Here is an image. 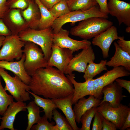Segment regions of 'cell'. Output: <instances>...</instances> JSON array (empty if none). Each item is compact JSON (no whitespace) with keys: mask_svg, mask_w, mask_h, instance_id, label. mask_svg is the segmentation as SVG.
<instances>
[{"mask_svg":"<svg viewBox=\"0 0 130 130\" xmlns=\"http://www.w3.org/2000/svg\"><path fill=\"white\" fill-rule=\"evenodd\" d=\"M95 56L91 46L82 49L73 57L67 67L64 73L70 75L74 71L84 73L87 64L91 60L94 61Z\"/></svg>","mask_w":130,"mask_h":130,"instance_id":"obj_11","label":"cell"},{"mask_svg":"<svg viewBox=\"0 0 130 130\" xmlns=\"http://www.w3.org/2000/svg\"><path fill=\"white\" fill-rule=\"evenodd\" d=\"M117 129L114 124L103 117L102 130H116Z\"/></svg>","mask_w":130,"mask_h":130,"instance_id":"obj_37","label":"cell"},{"mask_svg":"<svg viewBox=\"0 0 130 130\" xmlns=\"http://www.w3.org/2000/svg\"><path fill=\"white\" fill-rule=\"evenodd\" d=\"M0 75L5 84L4 88L16 101L24 102L30 99L29 85L24 83L17 75L12 77L3 68L0 67Z\"/></svg>","mask_w":130,"mask_h":130,"instance_id":"obj_6","label":"cell"},{"mask_svg":"<svg viewBox=\"0 0 130 130\" xmlns=\"http://www.w3.org/2000/svg\"><path fill=\"white\" fill-rule=\"evenodd\" d=\"M45 115L41 118L37 124L33 125L31 130H58L56 125H54L55 122H49Z\"/></svg>","mask_w":130,"mask_h":130,"instance_id":"obj_32","label":"cell"},{"mask_svg":"<svg viewBox=\"0 0 130 130\" xmlns=\"http://www.w3.org/2000/svg\"><path fill=\"white\" fill-rule=\"evenodd\" d=\"M67 2L70 11H86L98 4L95 0H70Z\"/></svg>","mask_w":130,"mask_h":130,"instance_id":"obj_27","label":"cell"},{"mask_svg":"<svg viewBox=\"0 0 130 130\" xmlns=\"http://www.w3.org/2000/svg\"><path fill=\"white\" fill-rule=\"evenodd\" d=\"M125 31L127 33L130 32V26H127L125 29Z\"/></svg>","mask_w":130,"mask_h":130,"instance_id":"obj_44","label":"cell"},{"mask_svg":"<svg viewBox=\"0 0 130 130\" xmlns=\"http://www.w3.org/2000/svg\"><path fill=\"white\" fill-rule=\"evenodd\" d=\"M56 19L65 15L70 12L67 1L60 0L49 10Z\"/></svg>","mask_w":130,"mask_h":130,"instance_id":"obj_29","label":"cell"},{"mask_svg":"<svg viewBox=\"0 0 130 130\" xmlns=\"http://www.w3.org/2000/svg\"><path fill=\"white\" fill-rule=\"evenodd\" d=\"M117 28L112 26L107 30L94 37L92 43L99 47L102 51L103 57H109V52L111 44L114 41L118 39Z\"/></svg>","mask_w":130,"mask_h":130,"instance_id":"obj_15","label":"cell"},{"mask_svg":"<svg viewBox=\"0 0 130 130\" xmlns=\"http://www.w3.org/2000/svg\"><path fill=\"white\" fill-rule=\"evenodd\" d=\"M12 34L11 32L5 25L2 19L0 18V36L6 37Z\"/></svg>","mask_w":130,"mask_h":130,"instance_id":"obj_36","label":"cell"},{"mask_svg":"<svg viewBox=\"0 0 130 130\" xmlns=\"http://www.w3.org/2000/svg\"><path fill=\"white\" fill-rule=\"evenodd\" d=\"M52 113V118L55 121L58 130H73L64 116L56 109L53 110Z\"/></svg>","mask_w":130,"mask_h":130,"instance_id":"obj_30","label":"cell"},{"mask_svg":"<svg viewBox=\"0 0 130 130\" xmlns=\"http://www.w3.org/2000/svg\"><path fill=\"white\" fill-rule=\"evenodd\" d=\"M21 13L29 28L37 29L41 14L38 6L34 0L31 1L26 9L21 10Z\"/></svg>","mask_w":130,"mask_h":130,"instance_id":"obj_21","label":"cell"},{"mask_svg":"<svg viewBox=\"0 0 130 130\" xmlns=\"http://www.w3.org/2000/svg\"><path fill=\"white\" fill-rule=\"evenodd\" d=\"M113 24V22L107 19L91 17L80 21L71 29L70 32L72 35L87 40L98 35Z\"/></svg>","mask_w":130,"mask_h":130,"instance_id":"obj_3","label":"cell"},{"mask_svg":"<svg viewBox=\"0 0 130 130\" xmlns=\"http://www.w3.org/2000/svg\"><path fill=\"white\" fill-rule=\"evenodd\" d=\"M53 33L51 27L41 30L28 28L20 32L18 35L22 41L32 42L40 46L48 61L52 53Z\"/></svg>","mask_w":130,"mask_h":130,"instance_id":"obj_4","label":"cell"},{"mask_svg":"<svg viewBox=\"0 0 130 130\" xmlns=\"http://www.w3.org/2000/svg\"><path fill=\"white\" fill-rule=\"evenodd\" d=\"M95 17L108 18V15L102 12L97 6L85 11H70L66 14L56 19L51 27L53 33L58 32L65 24L69 22L75 23L88 18Z\"/></svg>","mask_w":130,"mask_h":130,"instance_id":"obj_7","label":"cell"},{"mask_svg":"<svg viewBox=\"0 0 130 130\" xmlns=\"http://www.w3.org/2000/svg\"><path fill=\"white\" fill-rule=\"evenodd\" d=\"M115 81L117 84L121 87L125 89L130 94V81L124 79L116 78Z\"/></svg>","mask_w":130,"mask_h":130,"instance_id":"obj_39","label":"cell"},{"mask_svg":"<svg viewBox=\"0 0 130 130\" xmlns=\"http://www.w3.org/2000/svg\"><path fill=\"white\" fill-rule=\"evenodd\" d=\"M51 56L47 61V66L56 67L64 72L73 57V52L67 48L61 47L53 44Z\"/></svg>","mask_w":130,"mask_h":130,"instance_id":"obj_12","label":"cell"},{"mask_svg":"<svg viewBox=\"0 0 130 130\" xmlns=\"http://www.w3.org/2000/svg\"><path fill=\"white\" fill-rule=\"evenodd\" d=\"M42 5L48 10L50 9L60 0H39Z\"/></svg>","mask_w":130,"mask_h":130,"instance_id":"obj_41","label":"cell"},{"mask_svg":"<svg viewBox=\"0 0 130 130\" xmlns=\"http://www.w3.org/2000/svg\"><path fill=\"white\" fill-rule=\"evenodd\" d=\"M115 51L114 56L110 60L107 62L106 65L109 67H116L122 66L130 71V54L123 51L117 43H114Z\"/></svg>","mask_w":130,"mask_h":130,"instance_id":"obj_22","label":"cell"},{"mask_svg":"<svg viewBox=\"0 0 130 130\" xmlns=\"http://www.w3.org/2000/svg\"><path fill=\"white\" fill-rule=\"evenodd\" d=\"M130 127V112H129L128 115L125 119V121L121 130H125L128 128Z\"/></svg>","mask_w":130,"mask_h":130,"instance_id":"obj_42","label":"cell"},{"mask_svg":"<svg viewBox=\"0 0 130 130\" xmlns=\"http://www.w3.org/2000/svg\"><path fill=\"white\" fill-rule=\"evenodd\" d=\"M28 111V125L26 130H31L32 126L37 124L40 119V107L34 101H32L26 105Z\"/></svg>","mask_w":130,"mask_h":130,"instance_id":"obj_26","label":"cell"},{"mask_svg":"<svg viewBox=\"0 0 130 130\" xmlns=\"http://www.w3.org/2000/svg\"><path fill=\"white\" fill-rule=\"evenodd\" d=\"M100 7V9L103 13L108 15L107 0H95Z\"/></svg>","mask_w":130,"mask_h":130,"instance_id":"obj_40","label":"cell"},{"mask_svg":"<svg viewBox=\"0 0 130 130\" xmlns=\"http://www.w3.org/2000/svg\"><path fill=\"white\" fill-rule=\"evenodd\" d=\"M97 107H93L86 111L82 116L80 122L82 124L80 130H90L92 120L97 111Z\"/></svg>","mask_w":130,"mask_h":130,"instance_id":"obj_31","label":"cell"},{"mask_svg":"<svg viewBox=\"0 0 130 130\" xmlns=\"http://www.w3.org/2000/svg\"><path fill=\"white\" fill-rule=\"evenodd\" d=\"M72 94L63 98L52 99L56 104L57 108L60 110L64 113L73 130H80L77 125L72 108Z\"/></svg>","mask_w":130,"mask_h":130,"instance_id":"obj_19","label":"cell"},{"mask_svg":"<svg viewBox=\"0 0 130 130\" xmlns=\"http://www.w3.org/2000/svg\"><path fill=\"white\" fill-rule=\"evenodd\" d=\"M1 119V117L0 116V119Z\"/></svg>","mask_w":130,"mask_h":130,"instance_id":"obj_46","label":"cell"},{"mask_svg":"<svg viewBox=\"0 0 130 130\" xmlns=\"http://www.w3.org/2000/svg\"><path fill=\"white\" fill-rule=\"evenodd\" d=\"M108 14L116 17L119 26L123 23L130 26V3L120 0H109Z\"/></svg>","mask_w":130,"mask_h":130,"instance_id":"obj_13","label":"cell"},{"mask_svg":"<svg viewBox=\"0 0 130 130\" xmlns=\"http://www.w3.org/2000/svg\"><path fill=\"white\" fill-rule=\"evenodd\" d=\"M29 85L34 94L45 98H63L73 94V85L64 72L57 68L47 66L39 68L31 76Z\"/></svg>","mask_w":130,"mask_h":130,"instance_id":"obj_1","label":"cell"},{"mask_svg":"<svg viewBox=\"0 0 130 130\" xmlns=\"http://www.w3.org/2000/svg\"><path fill=\"white\" fill-rule=\"evenodd\" d=\"M24 47L23 52L25 55L24 65L28 75L31 76L37 69L47 66V61L38 45L32 42H26Z\"/></svg>","mask_w":130,"mask_h":130,"instance_id":"obj_5","label":"cell"},{"mask_svg":"<svg viewBox=\"0 0 130 130\" xmlns=\"http://www.w3.org/2000/svg\"><path fill=\"white\" fill-rule=\"evenodd\" d=\"M70 31L62 28L57 32L53 33V44L61 47L68 49L73 52L91 46V43L86 39L81 41L72 39L69 36Z\"/></svg>","mask_w":130,"mask_h":130,"instance_id":"obj_10","label":"cell"},{"mask_svg":"<svg viewBox=\"0 0 130 130\" xmlns=\"http://www.w3.org/2000/svg\"><path fill=\"white\" fill-rule=\"evenodd\" d=\"M25 43L20 40L18 35L5 37L0 50V60L12 61L14 59L20 60L23 54L22 48Z\"/></svg>","mask_w":130,"mask_h":130,"instance_id":"obj_9","label":"cell"},{"mask_svg":"<svg viewBox=\"0 0 130 130\" xmlns=\"http://www.w3.org/2000/svg\"><path fill=\"white\" fill-rule=\"evenodd\" d=\"M5 37L4 36H0V47L2 46L3 42L5 39Z\"/></svg>","mask_w":130,"mask_h":130,"instance_id":"obj_43","label":"cell"},{"mask_svg":"<svg viewBox=\"0 0 130 130\" xmlns=\"http://www.w3.org/2000/svg\"><path fill=\"white\" fill-rule=\"evenodd\" d=\"M0 75V115L3 116L9 105L14 101L11 95L8 94L3 87Z\"/></svg>","mask_w":130,"mask_h":130,"instance_id":"obj_28","label":"cell"},{"mask_svg":"<svg viewBox=\"0 0 130 130\" xmlns=\"http://www.w3.org/2000/svg\"><path fill=\"white\" fill-rule=\"evenodd\" d=\"M118 39L117 43L120 48L130 54V41L124 40V36H118Z\"/></svg>","mask_w":130,"mask_h":130,"instance_id":"obj_35","label":"cell"},{"mask_svg":"<svg viewBox=\"0 0 130 130\" xmlns=\"http://www.w3.org/2000/svg\"><path fill=\"white\" fill-rule=\"evenodd\" d=\"M91 61L87 65L83 76L85 81L92 79L103 71L107 70L106 60H101L98 63H95Z\"/></svg>","mask_w":130,"mask_h":130,"instance_id":"obj_25","label":"cell"},{"mask_svg":"<svg viewBox=\"0 0 130 130\" xmlns=\"http://www.w3.org/2000/svg\"><path fill=\"white\" fill-rule=\"evenodd\" d=\"M130 75V71L122 66L114 67L95 79L88 80L83 82H77L74 74H67L66 76L74 88L72 105L74 104L80 98L88 95H92L96 98L101 99L103 95L101 91L104 86L113 82L117 78L128 76Z\"/></svg>","mask_w":130,"mask_h":130,"instance_id":"obj_2","label":"cell"},{"mask_svg":"<svg viewBox=\"0 0 130 130\" xmlns=\"http://www.w3.org/2000/svg\"><path fill=\"white\" fill-rule=\"evenodd\" d=\"M25 59V55L23 53L22 57L17 61L0 60V67L12 72L18 76L24 83L29 85L31 77L28 75L25 69L24 63Z\"/></svg>","mask_w":130,"mask_h":130,"instance_id":"obj_18","label":"cell"},{"mask_svg":"<svg viewBox=\"0 0 130 130\" xmlns=\"http://www.w3.org/2000/svg\"><path fill=\"white\" fill-rule=\"evenodd\" d=\"M101 101L92 95H89L87 98L84 97L79 99L74 104L73 109L76 122L79 124L82 115L91 108L98 106Z\"/></svg>","mask_w":130,"mask_h":130,"instance_id":"obj_20","label":"cell"},{"mask_svg":"<svg viewBox=\"0 0 130 130\" xmlns=\"http://www.w3.org/2000/svg\"><path fill=\"white\" fill-rule=\"evenodd\" d=\"M26 104L24 102H13L8 106L1 117L0 130L7 128L15 130L13 123L16 116L20 112L26 110Z\"/></svg>","mask_w":130,"mask_h":130,"instance_id":"obj_16","label":"cell"},{"mask_svg":"<svg viewBox=\"0 0 130 130\" xmlns=\"http://www.w3.org/2000/svg\"><path fill=\"white\" fill-rule=\"evenodd\" d=\"M94 117L92 130H102L103 116L97 110Z\"/></svg>","mask_w":130,"mask_h":130,"instance_id":"obj_34","label":"cell"},{"mask_svg":"<svg viewBox=\"0 0 130 130\" xmlns=\"http://www.w3.org/2000/svg\"><path fill=\"white\" fill-rule=\"evenodd\" d=\"M7 0H0V18L2 19L9 9Z\"/></svg>","mask_w":130,"mask_h":130,"instance_id":"obj_38","label":"cell"},{"mask_svg":"<svg viewBox=\"0 0 130 130\" xmlns=\"http://www.w3.org/2000/svg\"><path fill=\"white\" fill-rule=\"evenodd\" d=\"M34 98V101L40 107L42 108L45 116L50 121H51L53 116L52 112L57 108L56 105L52 99L44 98L36 95L30 91H28Z\"/></svg>","mask_w":130,"mask_h":130,"instance_id":"obj_23","label":"cell"},{"mask_svg":"<svg viewBox=\"0 0 130 130\" xmlns=\"http://www.w3.org/2000/svg\"><path fill=\"white\" fill-rule=\"evenodd\" d=\"M2 19L12 35H18L21 31L29 28L19 9H9Z\"/></svg>","mask_w":130,"mask_h":130,"instance_id":"obj_14","label":"cell"},{"mask_svg":"<svg viewBox=\"0 0 130 130\" xmlns=\"http://www.w3.org/2000/svg\"><path fill=\"white\" fill-rule=\"evenodd\" d=\"M34 0L38 6L41 14L37 29H43L51 27L56 18L39 0Z\"/></svg>","mask_w":130,"mask_h":130,"instance_id":"obj_24","label":"cell"},{"mask_svg":"<svg viewBox=\"0 0 130 130\" xmlns=\"http://www.w3.org/2000/svg\"><path fill=\"white\" fill-rule=\"evenodd\" d=\"M31 0H7L9 9H18L23 10L28 6Z\"/></svg>","mask_w":130,"mask_h":130,"instance_id":"obj_33","label":"cell"},{"mask_svg":"<svg viewBox=\"0 0 130 130\" xmlns=\"http://www.w3.org/2000/svg\"><path fill=\"white\" fill-rule=\"evenodd\" d=\"M96 110L104 118L114 124L117 129L120 130L130 112V108L127 105L121 103L118 106L114 107L106 101L100 103Z\"/></svg>","mask_w":130,"mask_h":130,"instance_id":"obj_8","label":"cell"},{"mask_svg":"<svg viewBox=\"0 0 130 130\" xmlns=\"http://www.w3.org/2000/svg\"><path fill=\"white\" fill-rule=\"evenodd\" d=\"M65 0L66 1H68L69 0Z\"/></svg>","mask_w":130,"mask_h":130,"instance_id":"obj_45","label":"cell"},{"mask_svg":"<svg viewBox=\"0 0 130 130\" xmlns=\"http://www.w3.org/2000/svg\"><path fill=\"white\" fill-rule=\"evenodd\" d=\"M101 92L104 96L100 104L108 102L114 107L118 106L123 98L127 97L123 95L122 88L115 81L104 86Z\"/></svg>","mask_w":130,"mask_h":130,"instance_id":"obj_17","label":"cell"}]
</instances>
